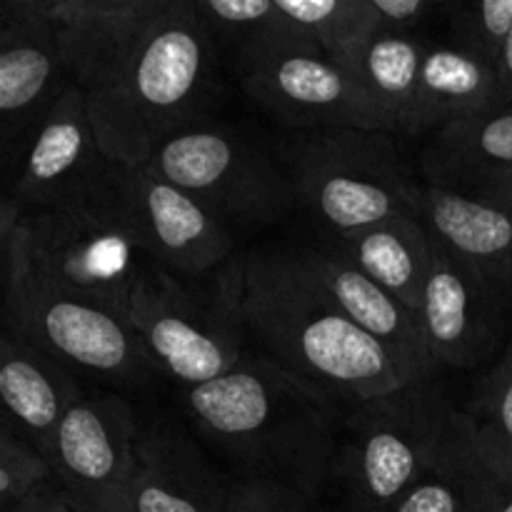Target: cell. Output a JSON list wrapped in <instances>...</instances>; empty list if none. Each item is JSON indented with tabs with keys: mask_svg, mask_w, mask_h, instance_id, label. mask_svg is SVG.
<instances>
[{
	"mask_svg": "<svg viewBox=\"0 0 512 512\" xmlns=\"http://www.w3.org/2000/svg\"><path fill=\"white\" fill-rule=\"evenodd\" d=\"M185 408L240 478L288 485L318 500L335 480L343 400L250 353L230 373L185 390Z\"/></svg>",
	"mask_w": 512,
	"mask_h": 512,
	"instance_id": "6da1fadb",
	"label": "cell"
},
{
	"mask_svg": "<svg viewBox=\"0 0 512 512\" xmlns=\"http://www.w3.org/2000/svg\"><path fill=\"white\" fill-rule=\"evenodd\" d=\"M498 75H500V83H503L505 108H512V33H510L508 43H505L503 53H500Z\"/></svg>",
	"mask_w": 512,
	"mask_h": 512,
	"instance_id": "e575fe53",
	"label": "cell"
},
{
	"mask_svg": "<svg viewBox=\"0 0 512 512\" xmlns=\"http://www.w3.org/2000/svg\"><path fill=\"white\" fill-rule=\"evenodd\" d=\"M485 468H488V475H485L483 512H512V473L490 468L488 463Z\"/></svg>",
	"mask_w": 512,
	"mask_h": 512,
	"instance_id": "1f68e13d",
	"label": "cell"
},
{
	"mask_svg": "<svg viewBox=\"0 0 512 512\" xmlns=\"http://www.w3.org/2000/svg\"><path fill=\"white\" fill-rule=\"evenodd\" d=\"M428 45L415 30H375L338 58L358 75L385 133L395 138L408 135Z\"/></svg>",
	"mask_w": 512,
	"mask_h": 512,
	"instance_id": "603a6c76",
	"label": "cell"
},
{
	"mask_svg": "<svg viewBox=\"0 0 512 512\" xmlns=\"http://www.w3.org/2000/svg\"><path fill=\"white\" fill-rule=\"evenodd\" d=\"M243 90L290 128L383 130L378 110L358 75L313 43L265 55L243 75Z\"/></svg>",
	"mask_w": 512,
	"mask_h": 512,
	"instance_id": "30bf717a",
	"label": "cell"
},
{
	"mask_svg": "<svg viewBox=\"0 0 512 512\" xmlns=\"http://www.w3.org/2000/svg\"><path fill=\"white\" fill-rule=\"evenodd\" d=\"M508 313L498 293L435 240L433 268L418 310L433 363L438 368H478L498 348Z\"/></svg>",
	"mask_w": 512,
	"mask_h": 512,
	"instance_id": "9a60e30c",
	"label": "cell"
},
{
	"mask_svg": "<svg viewBox=\"0 0 512 512\" xmlns=\"http://www.w3.org/2000/svg\"><path fill=\"white\" fill-rule=\"evenodd\" d=\"M133 410L118 395H83L60 423L48 463L73 512H135Z\"/></svg>",
	"mask_w": 512,
	"mask_h": 512,
	"instance_id": "9c48e42d",
	"label": "cell"
},
{
	"mask_svg": "<svg viewBox=\"0 0 512 512\" xmlns=\"http://www.w3.org/2000/svg\"><path fill=\"white\" fill-rule=\"evenodd\" d=\"M483 453L463 410H455L418 483L388 512H483Z\"/></svg>",
	"mask_w": 512,
	"mask_h": 512,
	"instance_id": "d4e9b609",
	"label": "cell"
},
{
	"mask_svg": "<svg viewBox=\"0 0 512 512\" xmlns=\"http://www.w3.org/2000/svg\"><path fill=\"white\" fill-rule=\"evenodd\" d=\"M228 490L198 445L165 420L138 428L135 512H228Z\"/></svg>",
	"mask_w": 512,
	"mask_h": 512,
	"instance_id": "ac0fdd59",
	"label": "cell"
},
{
	"mask_svg": "<svg viewBox=\"0 0 512 512\" xmlns=\"http://www.w3.org/2000/svg\"><path fill=\"white\" fill-rule=\"evenodd\" d=\"M125 320L158 370L185 388L223 378L250 355L248 335L220 278L200 285L148 263L130 293Z\"/></svg>",
	"mask_w": 512,
	"mask_h": 512,
	"instance_id": "ba28073f",
	"label": "cell"
},
{
	"mask_svg": "<svg viewBox=\"0 0 512 512\" xmlns=\"http://www.w3.org/2000/svg\"><path fill=\"white\" fill-rule=\"evenodd\" d=\"M303 273L363 333L378 340L413 380L438 378L418 315L363 273L333 240L290 250Z\"/></svg>",
	"mask_w": 512,
	"mask_h": 512,
	"instance_id": "2e32d148",
	"label": "cell"
},
{
	"mask_svg": "<svg viewBox=\"0 0 512 512\" xmlns=\"http://www.w3.org/2000/svg\"><path fill=\"white\" fill-rule=\"evenodd\" d=\"M58 38L35 0L3 5L0 25V148L8 168L40 120L70 88Z\"/></svg>",
	"mask_w": 512,
	"mask_h": 512,
	"instance_id": "5bb4252c",
	"label": "cell"
},
{
	"mask_svg": "<svg viewBox=\"0 0 512 512\" xmlns=\"http://www.w3.org/2000/svg\"><path fill=\"white\" fill-rule=\"evenodd\" d=\"M145 168L185 190L225 225H270L295 205L283 155L263 140L198 120L155 148Z\"/></svg>",
	"mask_w": 512,
	"mask_h": 512,
	"instance_id": "52a82bcc",
	"label": "cell"
},
{
	"mask_svg": "<svg viewBox=\"0 0 512 512\" xmlns=\"http://www.w3.org/2000/svg\"><path fill=\"white\" fill-rule=\"evenodd\" d=\"M420 218L443 248L468 263L512 310V208L423 183Z\"/></svg>",
	"mask_w": 512,
	"mask_h": 512,
	"instance_id": "d6986e66",
	"label": "cell"
},
{
	"mask_svg": "<svg viewBox=\"0 0 512 512\" xmlns=\"http://www.w3.org/2000/svg\"><path fill=\"white\" fill-rule=\"evenodd\" d=\"M5 333L25 338L63 363L88 373L140 383L158 370L128 320L103 305L53 293L33 283L28 293L3 310Z\"/></svg>",
	"mask_w": 512,
	"mask_h": 512,
	"instance_id": "8fae6325",
	"label": "cell"
},
{
	"mask_svg": "<svg viewBox=\"0 0 512 512\" xmlns=\"http://www.w3.org/2000/svg\"><path fill=\"white\" fill-rule=\"evenodd\" d=\"M120 185L135 238L150 263L193 283L233 263V230L193 195L145 165H120Z\"/></svg>",
	"mask_w": 512,
	"mask_h": 512,
	"instance_id": "7c38bea8",
	"label": "cell"
},
{
	"mask_svg": "<svg viewBox=\"0 0 512 512\" xmlns=\"http://www.w3.org/2000/svg\"><path fill=\"white\" fill-rule=\"evenodd\" d=\"M505 108L498 68L458 43H430L405 138L435 135L458 120Z\"/></svg>",
	"mask_w": 512,
	"mask_h": 512,
	"instance_id": "44dd1931",
	"label": "cell"
},
{
	"mask_svg": "<svg viewBox=\"0 0 512 512\" xmlns=\"http://www.w3.org/2000/svg\"><path fill=\"white\" fill-rule=\"evenodd\" d=\"M28 215L35 283L123 315L150 263L135 238L120 165L68 203Z\"/></svg>",
	"mask_w": 512,
	"mask_h": 512,
	"instance_id": "5b68a950",
	"label": "cell"
},
{
	"mask_svg": "<svg viewBox=\"0 0 512 512\" xmlns=\"http://www.w3.org/2000/svg\"><path fill=\"white\" fill-rule=\"evenodd\" d=\"M383 130H303L280 148L295 193L320 230L355 233L385 220L420 215V183Z\"/></svg>",
	"mask_w": 512,
	"mask_h": 512,
	"instance_id": "277c9868",
	"label": "cell"
},
{
	"mask_svg": "<svg viewBox=\"0 0 512 512\" xmlns=\"http://www.w3.org/2000/svg\"><path fill=\"white\" fill-rule=\"evenodd\" d=\"M453 413L438 378L350 405L333 480L350 512L393 508L425 473Z\"/></svg>",
	"mask_w": 512,
	"mask_h": 512,
	"instance_id": "8992f818",
	"label": "cell"
},
{
	"mask_svg": "<svg viewBox=\"0 0 512 512\" xmlns=\"http://www.w3.org/2000/svg\"><path fill=\"white\" fill-rule=\"evenodd\" d=\"M23 512H73V510L65 505V500L60 498L58 490H55L53 483H50L48 488L40 490V493L35 495L28 505H25Z\"/></svg>",
	"mask_w": 512,
	"mask_h": 512,
	"instance_id": "836d02e7",
	"label": "cell"
},
{
	"mask_svg": "<svg viewBox=\"0 0 512 512\" xmlns=\"http://www.w3.org/2000/svg\"><path fill=\"white\" fill-rule=\"evenodd\" d=\"M50 483L53 468L45 455L5 420L0 433V512H23Z\"/></svg>",
	"mask_w": 512,
	"mask_h": 512,
	"instance_id": "83f0119b",
	"label": "cell"
},
{
	"mask_svg": "<svg viewBox=\"0 0 512 512\" xmlns=\"http://www.w3.org/2000/svg\"><path fill=\"white\" fill-rule=\"evenodd\" d=\"M330 240L368 278L418 315L435 255V238L420 215H403Z\"/></svg>",
	"mask_w": 512,
	"mask_h": 512,
	"instance_id": "7402d4cb",
	"label": "cell"
},
{
	"mask_svg": "<svg viewBox=\"0 0 512 512\" xmlns=\"http://www.w3.org/2000/svg\"><path fill=\"white\" fill-rule=\"evenodd\" d=\"M168 0H35L53 25L75 85L93 93L118 75Z\"/></svg>",
	"mask_w": 512,
	"mask_h": 512,
	"instance_id": "e0dca14e",
	"label": "cell"
},
{
	"mask_svg": "<svg viewBox=\"0 0 512 512\" xmlns=\"http://www.w3.org/2000/svg\"><path fill=\"white\" fill-rule=\"evenodd\" d=\"M218 48L193 0H168L128 63L88 93L95 138L110 163L145 165L160 143L198 123Z\"/></svg>",
	"mask_w": 512,
	"mask_h": 512,
	"instance_id": "3957f363",
	"label": "cell"
},
{
	"mask_svg": "<svg viewBox=\"0 0 512 512\" xmlns=\"http://www.w3.org/2000/svg\"><path fill=\"white\" fill-rule=\"evenodd\" d=\"M218 278L255 355L343 403L415 383L378 340L335 308L290 250H248Z\"/></svg>",
	"mask_w": 512,
	"mask_h": 512,
	"instance_id": "7a4b0ae2",
	"label": "cell"
},
{
	"mask_svg": "<svg viewBox=\"0 0 512 512\" xmlns=\"http://www.w3.org/2000/svg\"><path fill=\"white\" fill-rule=\"evenodd\" d=\"M465 195H475V198L493 200V203L512 208V170H505V173H498L493 175V178L483 180V183L470 188Z\"/></svg>",
	"mask_w": 512,
	"mask_h": 512,
	"instance_id": "d6a6232c",
	"label": "cell"
},
{
	"mask_svg": "<svg viewBox=\"0 0 512 512\" xmlns=\"http://www.w3.org/2000/svg\"><path fill=\"white\" fill-rule=\"evenodd\" d=\"M425 183L468 193L483 180L512 170V108L458 120L430 135L423 150Z\"/></svg>",
	"mask_w": 512,
	"mask_h": 512,
	"instance_id": "cb8c5ba5",
	"label": "cell"
},
{
	"mask_svg": "<svg viewBox=\"0 0 512 512\" xmlns=\"http://www.w3.org/2000/svg\"><path fill=\"white\" fill-rule=\"evenodd\" d=\"M108 168L90 120L88 93L70 85L5 168L8 195L25 213H40L90 190Z\"/></svg>",
	"mask_w": 512,
	"mask_h": 512,
	"instance_id": "4fadbf2b",
	"label": "cell"
},
{
	"mask_svg": "<svg viewBox=\"0 0 512 512\" xmlns=\"http://www.w3.org/2000/svg\"><path fill=\"white\" fill-rule=\"evenodd\" d=\"M0 278H3V310L13 308L35 283L30 228L25 210L5 195L0 205Z\"/></svg>",
	"mask_w": 512,
	"mask_h": 512,
	"instance_id": "f546056e",
	"label": "cell"
},
{
	"mask_svg": "<svg viewBox=\"0 0 512 512\" xmlns=\"http://www.w3.org/2000/svg\"><path fill=\"white\" fill-rule=\"evenodd\" d=\"M285 18L333 58L375 33L373 0H278Z\"/></svg>",
	"mask_w": 512,
	"mask_h": 512,
	"instance_id": "484cf974",
	"label": "cell"
},
{
	"mask_svg": "<svg viewBox=\"0 0 512 512\" xmlns=\"http://www.w3.org/2000/svg\"><path fill=\"white\" fill-rule=\"evenodd\" d=\"M453 43L498 68L512 33V0H473L450 8Z\"/></svg>",
	"mask_w": 512,
	"mask_h": 512,
	"instance_id": "f1b7e54d",
	"label": "cell"
},
{
	"mask_svg": "<svg viewBox=\"0 0 512 512\" xmlns=\"http://www.w3.org/2000/svg\"><path fill=\"white\" fill-rule=\"evenodd\" d=\"M228 512H315L313 500L288 485L260 478H235L228 490Z\"/></svg>",
	"mask_w": 512,
	"mask_h": 512,
	"instance_id": "4dcf8cb0",
	"label": "cell"
},
{
	"mask_svg": "<svg viewBox=\"0 0 512 512\" xmlns=\"http://www.w3.org/2000/svg\"><path fill=\"white\" fill-rule=\"evenodd\" d=\"M463 413L473 423L485 463L512 473V343L480 380L478 393Z\"/></svg>",
	"mask_w": 512,
	"mask_h": 512,
	"instance_id": "4316f807",
	"label": "cell"
},
{
	"mask_svg": "<svg viewBox=\"0 0 512 512\" xmlns=\"http://www.w3.org/2000/svg\"><path fill=\"white\" fill-rule=\"evenodd\" d=\"M0 398L8 423L23 433L48 460L60 423L83 398L63 360L25 338H0Z\"/></svg>",
	"mask_w": 512,
	"mask_h": 512,
	"instance_id": "ffe728a7",
	"label": "cell"
}]
</instances>
